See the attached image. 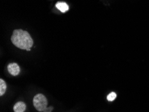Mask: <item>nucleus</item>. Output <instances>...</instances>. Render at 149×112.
Instances as JSON below:
<instances>
[{
    "label": "nucleus",
    "instance_id": "20e7f679",
    "mask_svg": "<svg viewBox=\"0 0 149 112\" xmlns=\"http://www.w3.org/2000/svg\"><path fill=\"white\" fill-rule=\"evenodd\" d=\"M26 109V105L22 101L16 103L13 106V111L15 112H24Z\"/></svg>",
    "mask_w": 149,
    "mask_h": 112
},
{
    "label": "nucleus",
    "instance_id": "6e6552de",
    "mask_svg": "<svg viewBox=\"0 0 149 112\" xmlns=\"http://www.w3.org/2000/svg\"><path fill=\"white\" fill-rule=\"evenodd\" d=\"M53 107H46V109L44 111V112H51L52 111Z\"/></svg>",
    "mask_w": 149,
    "mask_h": 112
},
{
    "label": "nucleus",
    "instance_id": "f03ea898",
    "mask_svg": "<svg viewBox=\"0 0 149 112\" xmlns=\"http://www.w3.org/2000/svg\"><path fill=\"white\" fill-rule=\"evenodd\" d=\"M33 104L36 110L38 111H44L48 106V100L44 95L40 93L33 97Z\"/></svg>",
    "mask_w": 149,
    "mask_h": 112
},
{
    "label": "nucleus",
    "instance_id": "7ed1b4c3",
    "mask_svg": "<svg viewBox=\"0 0 149 112\" xmlns=\"http://www.w3.org/2000/svg\"><path fill=\"white\" fill-rule=\"evenodd\" d=\"M8 70L9 73L13 76H17V75H19L20 72V68L19 65L15 63H10L8 67Z\"/></svg>",
    "mask_w": 149,
    "mask_h": 112
},
{
    "label": "nucleus",
    "instance_id": "39448f33",
    "mask_svg": "<svg viewBox=\"0 0 149 112\" xmlns=\"http://www.w3.org/2000/svg\"><path fill=\"white\" fill-rule=\"evenodd\" d=\"M56 7L61 12L65 13L69 10V7L65 2H58L56 4Z\"/></svg>",
    "mask_w": 149,
    "mask_h": 112
},
{
    "label": "nucleus",
    "instance_id": "0eeeda50",
    "mask_svg": "<svg viewBox=\"0 0 149 112\" xmlns=\"http://www.w3.org/2000/svg\"><path fill=\"white\" fill-rule=\"evenodd\" d=\"M116 93L114 92L110 93L109 95L107 96V99L108 101H113L116 98Z\"/></svg>",
    "mask_w": 149,
    "mask_h": 112
},
{
    "label": "nucleus",
    "instance_id": "423d86ee",
    "mask_svg": "<svg viewBox=\"0 0 149 112\" xmlns=\"http://www.w3.org/2000/svg\"><path fill=\"white\" fill-rule=\"evenodd\" d=\"M7 85L6 82L3 79H0V95L2 96L6 91Z\"/></svg>",
    "mask_w": 149,
    "mask_h": 112
},
{
    "label": "nucleus",
    "instance_id": "f257e3e1",
    "mask_svg": "<svg viewBox=\"0 0 149 112\" xmlns=\"http://www.w3.org/2000/svg\"><path fill=\"white\" fill-rule=\"evenodd\" d=\"M11 40L13 45L23 50L31 49L33 44L30 34L23 30H15L11 38Z\"/></svg>",
    "mask_w": 149,
    "mask_h": 112
}]
</instances>
